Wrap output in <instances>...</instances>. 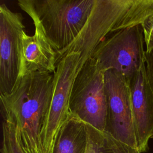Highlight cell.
<instances>
[{"mask_svg":"<svg viewBox=\"0 0 153 153\" xmlns=\"http://www.w3.org/2000/svg\"><path fill=\"white\" fill-rule=\"evenodd\" d=\"M23 17L0 6V95L10 93L20 79Z\"/></svg>","mask_w":153,"mask_h":153,"instance_id":"7","label":"cell"},{"mask_svg":"<svg viewBox=\"0 0 153 153\" xmlns=\"http://www.w3.org/2000/svg\"><path fill=\"white\" fill-rule=\"evenodd\" d=\"M145 69L148 83L153 93V48L145 53Z\"/></svg>","mask_w":153,"mask_h":153,"instance_id":"14","label":"cell"},{"mask_svg":"<svg viewBox=\"0 0 153 153\" xmlns=\"http://www.w3.org/2000/svg\"><path fill=\"white\" fill-rule=\"evenodd\" d=\"M88 145L86 153H131L134 149L118 141L106 132L86 124Z\"/></svg>","mask_w":153,"mask_h":153,"instance_id":"11","label":"cell"},{"mask_svg":"<svg viewBox=\"0 0 153 153\" xmlns=\"http://www.w3.org/2000/svg\"><path fill=\"white\" fill-rule=\"evenodd\" d=\"M97 0H19L17 4L32 19L35 29L60 51L78 35Z\"/></svg>","mask_w":153,"mask_h":153,"instance_id":"3","label":"cell"},{"mask_svg":"<svg viewBox=\"0 0 153 153\" xmlns=\"http://www.w3.org/2000/svg\"><path fill=\"white\" fill-rule=\"evenodd\" d=\"M120 24V16L112 8L96 4L76 38L57 52L51 99L41 134L42 153H51L58 131L71 114L69 99L78 74L98 44Z\"/></svg>","mask_w":153,"mask_h":153,"instance_id":"1","label":"cell"},{"mask_svg":"<svg viewBox=\"0 0 153 153\" xmlns=\"http://www.w3.org/2000/svg\"><path fill=\"white\" fill-rule=\"evenodd\" d=\"M146 52L150 51L153 48V14L148 17L142 23Z\"/></svg>","mask_w":153,"mask_h":153,"instance_id":"13","label":"cell"},{"mask_svg":"<svg viewBox=\"0 0 153 153\" xmlns=\"http://www.w3.org/2000/svg\"><path fill=\"white\" fill-rule=\"evenodd\" d=\"M131 153H141L138 149H134Z\"/></svg>","mask_w":153,"mask_h":153,"instance_id":"15","label":"cell"},{"mask_svg":"<svg viewBox=\"0 0 153 153\" xmlns=\"http://www.w3.org/2000/svg\"><path fill=\"white\" fill-rule=\"evenodd\" d=\"M87 145L86 123L70 114L58 131L51 153H86Z\"/></svg>","mask_w":153,"mask_h":153,"instance_id":"10","label":"cell"},{"mask_svg":"<svg viewBox=\"0 0 153 153\" xmlns=\"http://www.w3.org/2000/svg\"><path fill=\"white\" fill-rule=\"evenodd\" d=\"M144 43L141 25L124 28L106 35L91 57L103 69L117 71L129 83L145 63Z\"/></svg>","mask_w":153,"mask_h":153,"instance_id":"4","label":"cell"},{"mask_svg":"<svg viewBox=\"0 0 153 153\" xmlns=\"http://www.w3.org/2000/svg\"><path fill=\"white\" fill-rule=\"evenodd\" d=\"M128 85L138 148L142 152L146 151L153 134V93L147 79L145 63Z\"/></svg>","mask_w":153,"mask_h":153,"instance_id":"8","label":"cell"},{"mask_svg":"<svg viewBox=\"0 0 153 153\" xmlns=\"http://www.w3.org/2000/svg\"><path fill=\"white\" fill-rule=\"evenodd\" d=\"M105 72L90 57L74 81L69 104L71 114L103 132L107 118Z\"/></svg>","mask_w":153,"mask_h":153,"instance_id":"5","label":"cell"},{"mask_svg":"<svg viewBox=\"0 0 153 153\" xmlns=\"http://www.w3.org/2000/svg\"><path fill=\"white\" fill-rule=\"evenodd\" d=\"M105 82L107 101L105 132L118 141L139 149L128 83L113 69L105 71Z\"/></svg>","mask_w":153,"mask_h":153,"instance_id":"6","label":"cell"},{"mask_svg":"<svg viewBox=\"0 0 153 153\" xmlns=\"http://www.w3.org/2000/svg\"><path fill=\"white\" fill-rule=\"evenodd\" d=\"M2 117V142L1 153H26L15 123L5 113L1 112Z\"/></svg>","mask_w":153,"mask_h":153,"instance_id":"12","label":"cell"},{"mask_svg":"<svg viewBox=\"0 0 153 153\" xmlns=\"http://www.w3.org/2000/svg\"><path fill=\"white\" fill-rule=\"evenodd\" d=\"M54 74L21 77L9 94L0 95L1 112L15 123L26 153H42L41 134L50 104Z\"/></svg>","mask_w":153,"mask_h":153,"instance_id":"2","label":"cell"},{"mask_svg":"<svg viewBox=\"0 0 153 153\" xmlns=\"http://www.w3.org/2000/svg\"><path fill=\"white\" fill-rule=\"evenodd\" d=\"M57 60V51L39 30L32 36L22 33L20 78L36 72L54 74Z\"/></svg>","mask_w":153,"mask_h":153,"instance_id":"9","label":"cell"},{"mask_svg":"<svg viewBox=\"0 0 153 153\" xmlns=\"http://www.w3.org/2000/svg\"><path fill=\"white\" fill-rule=\"evenodd\" d=\"M151 138L153 139V134H152V136H151Z\"/></svg>","mask_w":153,"mask_h":153,"instance_id":"16","label":"cell"}]
</instances>
